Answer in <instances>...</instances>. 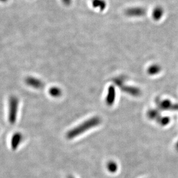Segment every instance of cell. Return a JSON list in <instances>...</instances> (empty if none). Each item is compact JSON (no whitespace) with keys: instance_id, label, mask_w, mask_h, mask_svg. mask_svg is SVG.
<instances>
[{"instance_id":"12","label":"cell","mask_w":178,"mask_h":178,"mask_svg":"<svg viewBox=\"0 0 178 178\" xmlns=\"http://www.w3.org/2000/svg\"><path fill=\"white\" fill-rule=\"evenodd\" d=\"M177 148H178V145H177Z\"/></svg>"},{"instance_id":"6","label":"cell","mask_w":178,"mask_h":178,"mask_svg":"<svg viewBox=\"0 0 178 178\" xmlns=\"http://www.w3.org/2000/svg\"><path fill=\"white\" fill-rule=\"evenodd\" d=\"M114 91L112 88H110L109 89L108 94L106 99L107 104L109 105L112 104L114 102Z\"/></svg>"},{"instance_id":"2","label":"cell","mask_w":178,"mask_h":178,"mask_svg":"<svg viewBox=\"0 0 178 178\" xmlns=\"http://www.w3.org/2000/svg\"><path fill=\"white\" fill-rule=\"evenodd\" d=\"M18 99L14 96H12L9 100V111H8V121L13 125L16 123L18 117Z\"/></svg>"},{"instance_id":"5","label":"cell","mask_w":178,"mask_h":178,"mask_svg":"<svg viewBox=\"0 0 178 178\" xmlns=\"http://www.w3.org/2000/svg\"><path fill=\"white\" fill-rule=\"evenodd\" d=\"M48 93L52 97L57 98V97H59L62 95V90L58 87H53L49 89Z\"/></svg>"},{"instance_id":"10","label":"cell","mask_w":178,"mask_h":178,"mask_svg":"<svg viewBox=\"0 0 178 178\" xmlns=\"http://www.w3.org/2000/svg\"><path fill=\"white\" fill-rule=\"evenodd\" d=\"M7 0H0L1 2H6Z\"/></svg>"},{"instance_id":"3","label":"cell","mask_w":178,"mask_h":178,"mask_svg":"<svg viewBox=\"0 0 178 178\" xmlns=\"http://www.w3.org/2000/svg\"><path fill=\"white\" fill-rule=\"evenodd\" d=\"M23 140V135L20 132H16L12 135L11 139V147L13 150L18 148Z\"/></svg>"},{"instance_id":"11","label":"cell","mask_w":178,"mask_h":178,"mask_svg":"<svg viewBox=\"0 0 178 178\" xmlns=\"http://www.w3.org/2000/svg\"><path fill=\"white\" fill-rule=\"evenodd\" d=\"M68 178H74V177H73V176H69V177H68Z\"/></svg>"},{"instance_id":"8","label":"cell","mask_w":178,"mask_h":178,"mask_svg":"<svg viewBox=\"0 0 178 178\" xmlns=\"http://www.w3.org/2000/svg\"><path fill=\"white\" fill-rule=\"evenodd\" d=\"M93 6L97 8V7H99L100 8H101V9H103L104 6H105V4L104 3L103 1H101V0H95L93 2Z\"/></svg>"},{"instance_id":"4","label":"cell","mask_w":178,"mask_h":178,"mask_svg":"<svg viewBox=\"0 0 178 178\" xmlns=\"http://www.w3.org/2000/svg\"><path fill=\"white\" fill-rule=\"evenodd\" d=\"M25 82L28 86L35 89H41L44 86V84L42 81L35 77H27L25 80Z\"/></svg>"},{"instance_id":"1","label":"cell","mask_w":178,"mask_h":178,"mask_svg":"<svg viewBox=\"0 0 178 178\" xmlns=\"http://www.w3.org/2000/svg\"><path fill=\"white\" fill-rule=\"evenodd\" d=\"M101 119L97 117L88 119L81 124L77 125V126L68 131L66 133V138L69 140L74 139L77 137L81 136L87 131L98 126L101 124Z\"/></svg>"},{"instance_id":"9","label":"cell","mask_w":178,"mask_h":178,"mask_svg":"<svg viewBox=\"0 0 178 178\" xmlns=\"http://www.w3.org/2000/svg\"><path fill=\"white\" fill-rule=\"evenodd\" d=\"M62 1L63 2V3L65 5H69L71 2V0H62Z\"/></svg>"},{"instance_id":"7","label":"cell","mask_w":178,"mask_h":178,"mask_svg":"<svg viewBox=\"0 0 178 178\" xmlns=\"http://www.w3.org/2000/svg\"><path fill=\"white\" fill-rule=\"evenodd\" d=\"M107 167L108 171L111 172V173H114V172H116L118 169L117 164H116V163H115L114 161H110L107 164Z\"/></svg>"}]
</instances>
